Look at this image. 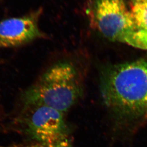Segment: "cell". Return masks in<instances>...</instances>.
<instances>
[{
  "mask_svg": "<svg viewBox=\"0 0 147 147\" xmlns=\"http://www.w3.org/2000/svg\"><path fill=\"white\" fill-rule=\"evenodd\" d=\"M87 13L91 24L107 39L130 45L135 27L124 0H93Z\"/></svg>",
  "mask_w": 147,
  "mask_h": 147,
  "instance_id": "obj_4",
  "label": "cell"
},
{
  "mask_svg": "<svg viewBox=\"0 0 147 147\" xmlns=\"http://www.w3.org/2000/svg\"><path fill=\"white\" fill-rule=\"evenodd\" d=\"M129 9L135 27L131 46L147 50V0H131Z\"/></svg>",
  "mask_w": 147,
  "mask_h": 147,
  "instance_id": "obj_6",
  "label": "cell"
},
{
  "mask_svg": "<svg viewBox=\"0 0 147 147\" xmlns=\"http://www.w3.org/2000/svg\"><path fill=\"white\" fill-rule=\"evenodd\" d=\"M13 127L31 140L50 142L68 137L69 127L65 113L47 105L22 104L13 120Z\"/></svg>",
  "mask_w": 147,
  "mask_h": 147,
  "instance_id": "obj_3",
  "label": "cell"
},
{
  "mask_svg": "<svg viewBox=\"0 0 147 147\" xmlns=\"http://www.w3.org/2000/svg\"><path fill=\"white\" fill-rule=\"evenodd\" d=\"M83 89L78 65L64 59L49 67L23 92L21 100L22 104H42L65 113L79 100Z\"/></svg>",
  "mask_w": 147,
  "mask_h": 147,
  "instance_id": "obj_2",
  "label": "cell"
},
{
  "mask_svg": "<svg viewBox=\"0 0 147 147\" xmlns=\"http://www.w3.org/2000/svg\"><path fill=\"white\" fill-rule=\"evenodd\" d=\"M100 84L103 101L118 119H147V60L109 67L102 74Z\"/></svg>",
  "mask_w": 147,
  "mask_h": 147,
  "instance_id": "obj_1",
  "label": "cell"
},
{
  "mask_svg": "<svg viewBox=\"0 0 147 147\" xmlns=\"http://www.w3.org/2000/svg\"><path fill=\"white\" fill-rule=\"evenodd\" d=\"M3 147H74L68 137H61L50 142H39L31 140L29 142L16 143Z\"/></svg>",
  "mask_w": 147,
  "mask_h": 147,
  "instance_id": "obj_7",
  "label": "cell"
},
{
  "mask_svg": "<svg viewBox=\"0 0 147 147\" xmlns=\"http://www.w3.org/2000/svg\"><path fill=\"white\" fill-rule=\"evenodd\" d=\"M42 9L19 17L9 18L0 22V48L17 47L45 37L40 29Z\"/></svg>",
  "mask_w": 147,
  "mask_h": 147,
  "instance_id": "obj_5",
  "label": "cell"
}]
</instances>
